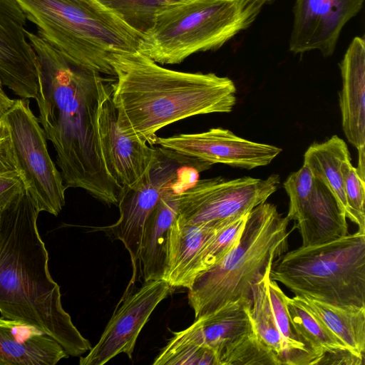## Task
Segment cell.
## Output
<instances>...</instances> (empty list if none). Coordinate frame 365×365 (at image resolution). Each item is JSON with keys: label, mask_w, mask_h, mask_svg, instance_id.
<instances>
[{"label": "cell", "mask_w": 365, "mask_h": 365, "mask_svg": "<svg viewBox=\"0 0 365 365\" xmlns=\"http://www.w3.org/2000/svg\"><path fill=\"white\" fill-rule=\"evenodd\" d=\"M27 36L39 66L38 120L53 145L65 186L118 205L123 190L107 171L97 126L102 75L70 63L38 34L28 31Z\"/></svg>", "instance_id": "obj_1"}, {"label": "cell", "mask_w": 365, "mask_h": 365, "mask_svg": "<svg viewBox=\"0 0 365 365\" xmlns=\"http://www.w3.org/2000/svg\"><path fill=\"white\" fill-rule=\"evenodd\" d=\"M39 212L25 188L0 210V313L36 328L69 356H79L92 346L63 307L37 227Z\"/></svg>", "instance_id": "obj_2"}, {"label": "cell", "mask_w": 365, "mask_h": 365, "mask_svg": "<svg viewBox=\"0 0 365 365\" xmlns=\"http://www.w3.org/2000/svg\"><path fill=\"white\" fill-rule=\"evenodd\" d=\"M113 102L120 129L150 145L166 125L197 115L230 113L236 87L227 77L164 68L139 51L114 54Z\"/></svg>", "instance_id": "obj_3"}, {"label": "cell", "mask_w": 365, "mask_h": 365, "mask_svg": "<svg viewBox=\"0 0 365 365\" xmlns=\"http://www.w3.org/2000/svg\"><path fill=\"white\" fill-rule=\"evenodd\" d=\"M38 35L70 63L114 77L115 53L138 51L143 35L98 0H16Z\"/></svg>", "instance_id": "obj_4"}, {"label": "cell", "mask_w": 365, "mask_h": 365, "mask_svg": "<svg viewBox=\"0 0 365 365\" xmlns=\"http://www.w3.org/2000/svg\"><path fill=\"white\" fill-rule=\"evenodd\" d=\"M289 220L277 207L263 202L248 214L234 247L215 265L200 274L188 289L195 320L229 304H252V288L268 267L288 250Z\"/></svg>", "instance_id": "obj_5"}, {"label": "cell", "mask_w": 365, "mask_h": 365, "mask_svg": "<svg viewBox=\"0 0 365 365\" xmlns=\"http://www.w3.org/2000/svg\"><path fill=\"white\" fill-rule=\"evenodd\" d=\"M266 0H187L157 14L138 51L160 64L220 48L257 19Z\"/></svg>", "instance_id": "obj_6"}, {"label": "cell", "mask_w": 365, "mask_h": 365, "mask_svg": "<svg viewBox=\"0 0 365 365\" xmlns=\"http://www.w3.org/2000/svg\"><path fill=\"white\" fill-rule=\"evenodd\" d=\"M269 278L295 296L365 307V232L286 252L272 262Z\"/></svg>", "instance_id": "obj_7"}, {"label": "cell", "mask_w": 365, "mask_h": 365, "mask_svg": "<svg viewBox=\"0 0 365 365\" xmlns=\"http://www.w3.org/2000/svg\"><path fill=\"white\" fill-rule=\"evenodd\" d=\"M210 165L158 148V155L148 170L132 186L123 190L118 203V220L113 225L94 229L123 244L130 257L133 277L136 276L145 222L161 197L172 189L182 191L180 184L185 178L182 174L192 168L202 171Z\"/></svg>", "instance_id": "obj_8"}, {"label": "cell", "mask_w": 365, "mask_h": 365, "mask_svg": "<svg viewBox=\"0 0 365 365\" xmlns=\"http://www.w3.org/2000/svg\"><path fill=\"white\" fill-rule=\"evenodd\" d=\"M4 116L25 190L40 212L57 216L65 205L67 188L48 154L44 131L28 99L14 100Z\"/></svg>", "instance_id": "obj_9"}, {"label": "cell", "mask_w": 365, "mask_h": 365, "mask_svg": "<svg viewBox=\"0 0 365 365\" xmlns=\"http://www.w3.org/2000/svg\"><path fill=\"white\" fill-rule=\"evenodd\" d=\"M279 183L277 174L266 179L216 177L197 180L179 193L178 217L195 224L238 218L266 202Z\"/></svg>", "instance_id": "obj_10"}, {"label": "cell", "mask_w": 365, "mask_h": 365, "mask_svg": "<svg viewBox=\"0 0 365 365\" xmlns=\"http://www.w3.org/2000/svg\"><path fill=\"white\" fill-rule=\"evenodd\" d=\"M287 217L297 222L302 246L324 243L348 234L346 215L332 192L304 165L284 182Z\"/></svg>", "instance_id": "obj_11"}, {"label": "cell", "mask_w": 365, "mask_h": 365, "mask_svg": "<svg viewBox=\"0 0 365 365\" xmlns=\"http://www.w3.org/2000/svg\"><path fill=\"white\" fill-rule=\"evenodd\" d=\"M163 279L125 292L97 344L81 356V365H103L120 354L131 359L137 339L157 306L173 291Z\"/></svg>", "instance_id": "obj_12"}, {"label": "cell", "mask_w": 365, "mask_h": 365, "mask_svg": "<svg viewBox=\"0 0 365 365\" xmlns=\"http://www.w3.org/2000/svg\"><path fill=\"white\" fill-rule=\"evenodd\" d=\"M114 77L103 75L98 82L97 126L103 158L107 171L122 190L132 186L154 163L158 148L130 138L119 128L114 106Z\"/></svg>", "instance_id": "obj_13"}, {"label": "cell", "mask_w": 365, "mask_h": 365, "mask_svg": "<svg viewBox=\"0 0 365 365\" xmlns=\"http://www.w3.org/2000/svg\"><path fill=\"white\" fill-rule=\"evenodd\" d=\"M156 144L210 165L222 163L247 170L269 165L282 151L277 146L253 142L221 128L197 133L158 137Z\"/></svg>", "instance_id": "obj_14"}, {"label": "cell", "mask_w": 365, "mask_h": 365, "mask_svg": "<svg viewBox=\"0 0 365 365\" xmlns=\"http://www.w3.org/2000/svg\"><path fill=\"white\" fill-rule=\"evenodd\" d=\"M364 0H296L289 50L319 51L329 56L344 26L361 11Z\"/></svg>", "instance_id": "obj_15"}, {"label": "cell", "mask_w": 365, "mask_h": 365, "mask_svg": "<svg viewBox=\"0 0 365 365\" xmlns=\"http://www.w3.org/2000/svg\"><path fill=\"white\" fill-rule=\"evenodd\" d=\"M342 78L339 106L342 129L359 153L356 170L365 178V39L356 36L339 64Z\"/></svg>", "instance_id": "obj_16"}, {"label": "cell", "mask_w": 365, "mask_h": 365, "mask_svg": "<svg viewBox=\"0 0 365 365\" xmlns=\"http://www.w3.org/2000/svg\"><path fill=\"white\" fill-rule=\"evenodd\" d=\"M236 219L195 224L177 217L167 233L162 279L173 288L189 289L198 276L202 250L222 227Z\"/></svg>", "instance_id": "obj_17"}, {"label": "cell", "mask_w": 365, "mask_h": 365, "mask_svg": "<svg viewBox=\"0 0 365 365\" xmlns=\"http://www.w3.org/2000/svg\"><path fill=\"white\" fill-rule=\"evenodd\" d=\"M250 306L244 301L229 304L213 314L195 319L186 329L173 332L168 342L208 347L217 353L220 360L227 346L253 328Z\"/></svg>", "instance_id": "obj_18"}, {"label": "cell", "mask_w": 365, "mask_h": 365, "mask_svg": "<svg viewBox=\"0 0 365 365\" xmlns=\"http://www.w3.org/2000/svg\"><path fill=\"white\" fill-rule=\"evenodd\" d=\"M68 356L59 343L43 331L0 317V365H55Z\"/></svg>", "instance_id": "obj_19"}, {"label": "cell", "mask_w": 365, "mask_h": 365, "mask_svg": "<svg viewBox=\"0 0 365 365\" xmlns=\"http://www.w3.org/2000/svg\"><path fill=\"white\" fill-rule=\"evenodd\" d=\"M180 192L172 189L164 194L145 222L139 257L145 282L162 279L167 233L178 215Z\"/></svg>", "instance_id": "obj_20"}, {"label": "cell", "mask_w": 365, "mask_h": 365, "mask_svg": "<svg viewBox=\"0 0 365 365\" xmlns=\"http://www.w3.org/2000/svg\"><path fill=\"white\" fill-rule=\"evenodd\" d=\"M287 306L292 320L318 356V365L364 364V358L349 351L299 297H287Z\"/></svg>", "instance_id": "obj_21"}, {"label": "cell", "mask_w": 365, "mask_h": 365, "mask_svg": "<svg viewBox=\"0 0 365 365\" xmlns=\"http://www.w3.org/2000/svg\"><path fill=\"white\" fill-rule=\"evenodd\" d=\"M351 160L346 143L334 135L327 140L312 144L304 155V164L312 175L334 194L347 216L342 165Z\"/></svg>", "instance_id": "obj_22"}, {"label": "cell", "mask_w": 365, "mask_h": 365, "mask_svg": "<svg viewBox=\"0 0 365 365\" xmlns=\"http://www.w3.org/2000/svg\"><path fill=\"white\" fill-rule=\"evenodd\" d=\"M299 297L349 351L364 358L365 307L337 306Z\"/></svg>", "instance_id": "obj_23"}, {"label": "cell", "mask_w": 365, "mask_h": 365, "mask_svg": "<svg viewBox=\"0 0 365 365\" xmlns=\"http://www.w3.org/2000/svg\"><path fill=\"white\" fill-rule=\"evenodd\" d=\"M267 284L275 323L287 349L289 365H318V356L291 319L287 296L269 277Z\"/></svg>", "instance_id": "obj_24"}, {"label": "cell", "mask_w": 365, "mask_h": 365, "mask_svg": "<svg viewBox=\"0 0 365 365\" xmlns=\"http://www.w3.org/2000/svg\"><path fill=\"white\" fill-rule=\"evenodd\" d=\"M271 266L252 288L250 316L255 333L276 355L280 365H289L287 349L277 327L269 297L267 282Z\"/></svg>", "instance_id": "obj_25"}, {"label": "cell", "mask_w": 365, "mask_h": 365, "mask_svg": "<svg viewBox=\"0 0 365 365\" xmlns=\"http://www.w3.org/2000/svg\"><path fill=\"white\" fill-rule=\"evenodd\" d=\"M230 364L280 365V363L252 328L238 337L221 353L220 365Z\"/></svg>", "instance_id": "obj_26"}, {"label": "cell", "mask_w": 365, "mask_h": 365, "mask_svg": "<svg viewBox=\"0 0 365 365\" xmlns=\"http://www.w3.org/2000/svg\"><path fill=\"white\" fill-rule=\"evenodd\" d=\"M98 1L143 35L152 27L159 11L170 4L165 0Z\"/></svg>", "instance_id": "obj_27"}, {"label": "cell", "mask_w": 365, "mask_h": 365, "mask_svg": "<svg viewBox=\"0 0 365 365\" xmlns=\"http://www.w3.org/2000/svg\"><path fill=\"white\" fill-rule=\"evenodd\" d=\"M248 214L222 227L203 248L199 259L198 276L218 263L234 247L243 231Z\"/></svg>", "instance_id": "obj_28"}, {"label": "cell", "mask_w": 365, "mask_h": 365, "mask_svg": "<svg viewBox=\"0 0 365 365\" xmlns=\"http://www.w3.org/2000/svg\"><path fill=\"white\" fill-rule=\"evenodd\" d=\"M153 365H220L212 349L192 344H167L155 358Z\"/></svg>", "instance_id": "obj_29"}, {"label": "cell", "mask_w": 365, "mask_h": 365, "mask_svg": "<svg viewBox=\"0 0 365 365\" xmlns=\"http://www.w3.org/2000/svg\"><path fill=\"white\" fill-rule=\"evenodd\" d=\"M344 188L347 206V216L358 226V230L365 232V182L351 163L346 161L342 165Z\"/></svg>", "instance_id": "obj_30"}, {"label": "cell", "mask_w": 365, "mask_h": 365, "mask_svg": "<svg viewBox=\"0 0 365 365\" xmlns=\"http://www.w3.org/2000/svg\"><path fill=\"white\" fill-rule=\"evenodd\" d=\"M20 175L9 124L0 117V175Z\"/></svg>", "instance_id": "obj_31"}, {"label": "cell", "mask_w": 365, "mask_h": 365, "mask_svg": "<svg viewBox=\"0 0 365 365\" xmlns=\"http://www.w3.org/2000/svg\"><path fill=\"white\" fill-rule=\"evenodd\" d=\"M24 188L19 175H0V210Z\"/></svg>", "instance_id": "obj_32"}, {"label": "cell", "mask_w": 365, "mask_h": 365, "mask_svg": "<svg viewBox=\"0 0 365 365\" xmlns=\"http://www.w3.org/2000/svg\"><path fill=\"white\" fill-rule=\"evenodd\" d=\"M14 100L9 98L3 90V83L0 79V117L13 106Z\"/></svg>", "instance_id": "obj_33"}, {"label": "cell", "mask_w": 365, "mask_h": 365, "mask_svg": "<svg viewBox=\"0 0 365 365\" xmlns=\"http://www.w3.org/2000/svg\"><path fill=\"white\" fill-rule=\"evenodd\" d=\"M169 4H175V3H179L182 2L187 0H165Z\"/></svg>", "instance_id": "obj_34"}, {"label": "cell", "mask_w": 365, "mask_h": 365, "mask_svg": "<svg viewBox=\"0 0 365 365\" xmlns=\"http://www.w3.org/2000/svg\"><path fill=\"white\" fill-rule=\"evenodd\" d=\"M274 1H275V0H266V2L267 3H271V2Z\"/></svg>", "instance_id": "obj_35"}]
</instances>
